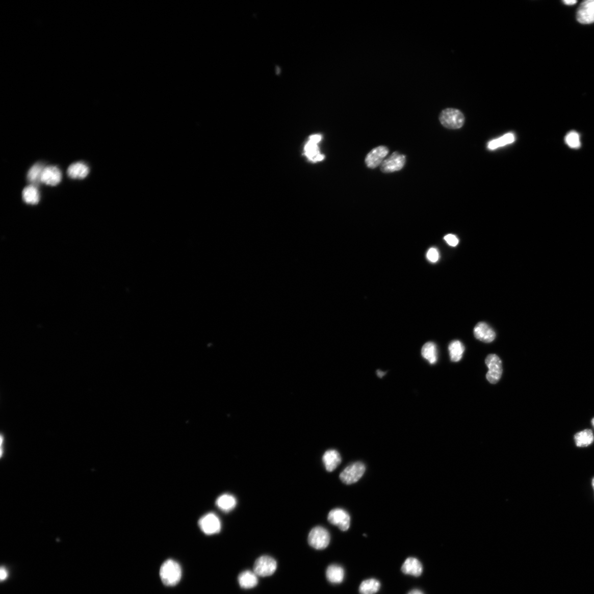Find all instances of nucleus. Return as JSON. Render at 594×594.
Instances as JSON below:
<instances>
[{
	"mask_svg": "<svg viewBox=\"0 0 594 594\" xmlns=\"http://www.w3.org/2000/svg\"><path fill=\"white\" fill-rule=\"evenodd\" d=\"M199 526L202 532L208 535L219 533L221 528L219 517L213 513L202 516L199 521Z\"/></svg>",
	"mask_w": 594,
	"mask_h": 594,
	"instance_id": "obj_7",
	"label": "nucleus"
},
{
	"mask_svg": "<svg viewBox=\"0 0 594 594\" xmlns=\"http://www.w3.org/2000/svg\"><path fill=\"white\" fill-rule=\"evenodd\" d=\"M444 240L451 247L457 246L459 243L458 238L455 235L452 234L447 235L445 236Z\"/></svg>",
	"mask_w": 594,
	"mask_h": 594,
	"instance_id": "obj_29",
	"label": "nucleus"
},
{
	"mask_svg": "<svg viewBox=\"0 0 594 594\" xmlns=\"http://www.w3.org/2000/svg\"><path fill=\"white\" fill-rule=\"evenodd\" d=\"M474 334L475 338L485 343H491L496 338L492 327L484 322H480L475 326Z\"/></svg>",
	"mask_w": 594,
	"mask_h": 594,
	"instance_id": "obj_12",
	"label": "nucleus"
},
{
	"mask_svg": "<svg viewBox=\"0 0 594 594\" xmlns=\"http://www.w3.org/2000/svg\"><path fill=\"white\" fill-rule=\"evenodd\" d=\"M330 535L329 532L322 527H316L311 531L308 536V543L311 546L317 550H324L329 545Z\"/></svg>",
	"mask_w": 594,
	"mask_h": 594,
	"instance_id": "obj_3",
	"label": "nucleus"
},
{
	"mask_svg": "<svg viewBox=\"0 0 594 594\" xmlns=\"http://www.w3.org/2000/svg\"><path fill=\"white\" fill-rule=\"evenodd\" d=\"M408 594H424V593L418 589H415L410 591Z\"/></svg>",
	"mask_w": 594,
	"mask_h": 594,
	"instance_id": "obj_34",
	"label": "nucleus"
},
{
	"mask_svg": "<svg viewBox=\"0 0 594 594\" xmlns=\"http://www.w3.org/2000/svg\"><path fill=\"white\" fill-rule=\"evenodd\" d=\"M327 519L332 525L337 526L342 531H346L350 527V515L343 509L331 510L328 514Z\"/></svg>",
	"mask_w": 594,
	"mask_h": 594,
	"instance_id": "obj_8",
	"label": "nucleus"
},
{
	"mask_svg": "<svg viewBox=\"0 0 594 594\" xmlns=\"http://www.w3.org/2000/svg\"><path fill=\"white\" fill-rule=\"evenodd\" d=\"M22 197L23 200L28 204L36 205L40 200V193L38 188L33 185L24 189Z\"/></svg>",
	"mask_w": 594,
	"mask_h": 594,
	"instance_id": "obj_20",
	"label": "nucleus"
},
{
	"mask_svg": "<svg viewBox=\"0 0 594 594\" xmlns=\"http://www.w3.org/2000/svg\"><path fill=\"white\" fill-rule=\"evenodd\" d=\"M577 18L579 23L584 24L594 22V0L583 2L579 7Z\"/></svg>",
	"mask_w": 594,
	"mask_h": 594,
	"instance_id": "obj_10",
	"label": "nucleus"
},
{
	"mask_svg": "<svg viewBox=\"0 0 594 594\" xmlns=\"http://www.w3.org/2000/svg\"><path fill=\"white\" fill-rule=\"evenodd\" d=\"M514 142V136L513 134L509 133L501 138L493 140L488 144V148L491 150H494L501 146H504L507 144H511Z\"/></svg>",
	"mask_w": 594,
	"mask_h": 594,
	"instance_id": "obj_26",
	"label": "nucleus"
},
{
	"mask_svg": "<svg viewBox=\"0 0 594 594\" xmlns=\"http://www.w3.org/2000/svg\"><path fill=\"white\" fill-rule=\"evenodd\" d=\"M401 570L404 574L419 577L422 574L423 565L418 559L409 557L404 562Z\"/></svg>",
	"mask_w": 594,
	"mask_h": 594,
	"instance_id": "obj_14",
	"label": "nucleus"
},
{
	"mask_svg": "<svg viewBox=\"0 0 594 594\" xmlns=\"http://www.w3.org/2000/svg\"><path fill=\"white\" fill-rule=\"evenodd\" d=\"M485 363L488 369L486 375L487 381L492 384L498 383L503 372L502 363L499 356L495 354H489L485 359Z\"/></svg>",
	"mask_w": 594,
	"mask_h": 594,
	"instance_id": "obj_5",
	"label": "nucleus"
},
{
	"mask_svg": "<svg viewBox=\"0 0 594 594\" xmlns=\"http://www.w3.org/2000/svg\"><path fill=\"white\" fill-rule=\"evenodd\" d=\"M238 579L241 588L245 589L254 588L258 583L257 576L254 571H244L239 575Z\"/></svg>",
	"mask_w": 594,
	"mask_h": 594,
	"instance_id": "obj_18",
	"label": "nucleus"
},
{
	"mask_svg": "<svg viewBox=\"0 0 594 594\" xmlns=\"http://www.w3.org/2000/svg\"><path fill=\"white\" fill-rule=\"evenodd\" d=\"M406 163V157L401 154L399 152H395L383 162L380 165V169L382 172L391 173L401 170Z\"/></svg>",
	"mask_w": 594,
	"mask_h": 594,
	"instance_id": "obj_9",
	"label": "nucleus"
},
{
	"mask_svg": "<svg viewBox=\"0 0 594 594\" xmlns=\"http://www.w3.org/2000/svg\"><path fill=\"white\" fill-rule=\"evenodd\" d=\"M563 3L565 5H574L576 4L577 2L575 1V0H565V1H563Z\"/></svg>",
	"mask_w": 594,
	"mask_h": 594,
	"instance_id": "obj_32",
	"label": "nucleus"
},
{
	"mask_svg": "<svg viewBox=\"0 0 594 594\" xmlns=\"http://www.w3.org/2000/svg\"><path fill=\"white\" fill-rule=\"evenodd\" d=\"M321 140V136L320 135H314L311 137L310 141L315 143H319Z\"/></svg>",
	"mask_w": 594,
	"mask_h": 594,
	"instance_id": "obj_31",
	"label": "nucleus"
},
{
	"mask_svg": "<svg viewBox=\"0 0 594 594\" xmlns=\"http://www.w3.org/2000/svg\"><path fill=\"white\" fill-rule=\"evenodd\" d=\"M565 141L570 147L572 148L577 149L581 146L579 135L576 132L572 131L569 132L567 135L565 136Z\"/></svg>",
	"mask_w": 594,
	"mask_h": 594,
	"instance_id": "obj_27",
	"label": "nucleus"
},
{
	"mask_svg": "<svg viewBox=\"0 0 594 594\" xmlns=\"http://www.w3.org/2000/svg\"><path fill=\"white\" fill-rule=\"evenodd\" d=\"M422 354L423 358L427 360L431 365H435L437 360V351L436 345L429 342L422 347Z\"/></svg>",
	"mask_w": 594,
	"mask_h": 594,
	"instance_id": "obj_22",
	"label": "nucleus"
},
{
	"mask_svg": "<svg viewBox=\"0 0 594 594\" xmlns=\"http://www.w3.org/2000/svg\"><path fill=\"white\" fill-rule=\"evenodd\" d=\"M61 179L62 174L58 167L50 166L45 167L42 174L41 183L48 186H55L59 185Z\"/></svg>",
	"mask_w": 594,
	"mask_h": 594,
	"instance_id": "obj_13",
	"label": "nucleus"
},
{
	"mask_svg": "<svg viewBox=\"0 0 594 594\" xmlns=\"http://www.w3.org/2000/svg\"><path fill=\"white\" fill-rule=\"evenodd\" d=\"M216 504L221 511L228 512L235 508L237 500L233 495L225 494L219 496L216 500Z\"/></svg>",
	"mask_w": 594,
	"mask_h": 594,
	"instance_id": "obj_19",
	"label": "nucleus"
},
{
	"mask_svg": "<svg viewBox=\"0 0 594 594\" xmlns=\"http://www.w3.org/2000/svg\"><path fill=\"white\" fill-rule=\"evenodd\" d=\"M324 159V156L323 155L319 154L315 159H314V160H313V162H319V161L323 160Z\"/></svg>",
	"mask_w": 594,
	"mask_h": 594,
	"instance_id": "obj_33",
	"label": "nucleus"
},
{
	"mask_svg": "<svg viewBox=\"0 0 594 594\" xmlns=\"http://www.w3.org/2000/svg\"><path fill=\"white\" fill-rule=\"evenodd\" d=\"M591 424L593 426V427L594 428V418L592 419Z\"/></svg>",
	"mask_w": 594,
	"mask_h": 594,
	"instance_id": "obj_36",
	"label": "nucleus"
},
{
	"mask_svg": "<svg viewBox=\"0 0 594 594\" xmlns=\"http://www.w3.org/2000/svg\"><path fill=\"white\" fill-rule=\"evenodd\" d=\"M575 440L577 447H584L591 445L594 440L592 431L586 429L577 433Z\"/></svg>",
	"mask_w": 594,
	"mask_h": 594,
	"instance_id": "obj_23",
	"label": "nucleus"
},
{
	"mask_svg": "<svg viewBox=\"0 0 594 594\" xmlns=\"http://www.w3.org/2000/svg\"><path fill=\"white\" fill-rule=\"evenodd\" d=\"M389 149L385 146H380L368 153L366 158L367 166L370 169H375L381 165L384 158L388 154Z\"/></svg>",
	"mask_w": 594,
	"mask_h": 594,
	"instance_id": "obj_11",
	"label": "nucleus"
},
{
	"mask_svg": "<svg viewBox=\"0 0 594 594\" xmlns=\"http://www.w3.org/2000/svg\"><path fill=\"white\" fill-rule=\"evenodd\" d=\"M366 466L361 462H355L347 467L341 472L340 478L344 483L351 485L356 483L364 475Z\"/></svg>",
	"mask_w": 594,
	"mask_h": 594,
	"instance_id": "obj_4",
	"label": "nucleus"
},
{
	"mask_svg": "<svg viewBox=\"0 0 594 594\" xmlns=\"http://www.w3.org/2000/svg\"><path fill=\"white\" fill-rule=\"evenodd\" d=\"M451 360L458 362L462 358L465 347L462 342L458 340L453 341L449 346Z\"/></svg>",
	"mask_w": 594,
	"mask_h": 594,
	"instance_id": "obj_21",
	"label": "nucleus"
},
{
	"mask_svg": "<svg viewBox=\"0 0 594 594\" xmlns=\"http://www.w3.org/2000/svg\"><path fill=\"white\" fill-rule=\"evenodd\" d=\"M160 576L164 585L170 586L176 585L182 577L180 565L171 559L166 560L161 566Z\"/></svg>",
	"mask_w": 594,
	"mask_h": 594,
	"instance_id": "obj_1",
	"label": "nucleus"
},
{
	"mask_svg": "<svg viewBox=\"0 0 594 594\" xmlns=\"http://www.w3.org/2000/svg\"><path fill=\"white\" fill-rule=\"evenodd\" d=\"M277 569V562L269 556L258 558L254 565V572L257 576L269 577L274 574Z\"/></svg>",
	"mask_w": 594,
	"mask_h": 594,
	"instance_id": "obj_6",
	"label": "nucleus"
},
{
	"mask_svg": "<svg viewBox=\"0 0 594 594\" xmlns=\"http://www.w3.org/2000/svg\"><path fill=\"white\" fill-rule=\"evenodd\" d=\"M380 586L379 581L375 579H369L361 583L359 590L360 594H374L378 592Z\"/></svg>",
	"mask_w": 594,
	"mask_h": 594,
	"instance_id": "obj_24",
	"label": "nucleus"
},
{
	"mask_svg": "<svg viewBox=\"0 0 594 594\" xmlns=\"http://www.w3.org/2000/svg\"><path fill=\"white\" fill-rule=\"evenodd\" d=\"M465 118L461 112L455 109H447L442 111L440 121L447 128L456 130L462 127Z\"/></svg>",
	"mask_w": 594,
	"mask_h": 594,
	"instance_id": "obj_2",
	"label": "nucleus"
},
{
	"mask_svg": "<svg viewBox=\"0 0 594 594\" xmlns=\"http://www.w3.org/2000/svg\"><path fill=\"white\" fill-rule=\"evenodd\" d=\"M426 257L431 263H435L439 260L440 254L438 250L435 248H431L426 254Z\"/></svg>",
	"mask_w": 594,
	"mask_h": 594,
	"instance_id": "obj_28",
	"label": "nucleus"
},
{
	"mask_svg": "<svg viewBox=\"0 0 594 594\" xmlns=\"http://www.w3.org/2000/svg\"><path fill=\"white\" fill-rule=\"evenodd\" d=\"M377 375H378V376L380 377H382L383 376V375L385 374V373L381 372L380 371V370H379V371H377Z\"/></svg>",
	"mask_w": 594,
	"mask_h": 594,
	"instance_id": "obj_35",
	"label": "nucleus"
},
{
	"mask_svg": "<svg viewBox=\"0 0 594 594\" xmlns=\"http://www.w3.org/2000/svg\"><path fill=\"white\" fill-rule=\"evenodd\" d=\"M345 575L344 569L338 564L328 566L326 572L328 581L332 584H340L343 582Z\"/></svg>",
	"mask_w": 594,
	"mask_h": 594,
	"instance_id": "obj_17",
	"label": "nucleus"
},
{
	"mask_svg": "<svg viewBox=\"0 0 594 594\" xmlns=\"http://www.w3.org/2000/svg\"><path fill=\"white\" fill-rule=\"evenodd\" d=\"M44 169L45 167L41 163L34 164L28 172V180L34 186L39 184L41 182L42 174Z\"/></svg>",
	"mask_w": 594,
	"mask_h": 594,
	"instance_id": "obj_25",
	"label": "nucleus"
},
{
	"mask_svg": "<svg viewBox=\"0 0 594 594\" xmlns=\"http://www.w3.org/2000/svg\"><path fill=\"white\" fill-rule=\"evenodd\" d=\"M89 168L87 164L82 162L71 164L67 170L68 176L74 179H83L89 174Z\"/></svg>",
	"mask_w": 594,
	"mask_h": 594,
	"instance_id": "obj_16",
	"label": "nucleus"
},
{
	"mask_svg": "<svg viewBox=\"0 0 594 594\" xmlns=\"http://www.w3.org/2000/svg\"><path fill=\"white\" fill-rule=\"evenodd\" d=\"M592 485L593 488L594 489V478H593L592 481Z\"/></svg>",
	"mask_w": 594,
	"mask_h": 594,
	"instance_id": "obj_37",
	"label": "nucleus"
},
{
	"mask_svg": "<svg viewBox=\"0 0 594 594\" xmlns=\"http://www.w3.org/2000/svg\"><path fill=\"white\" fill-rule=\"evenodd\" d=\"M323 462L328 472H333L341 463L340 454L336 450L327 451L323 457Z\"/></svg>",
	"mask_w": 594,
	"mask_h": 594,
	"instance_id": "obj_15",
	"label": "nucleus"
},
{
	"mask_svg": "<svg viewBox=\"0 0 594 594\" xmlns=\"http://www.w3.org/2000/svg\"><path fill=\"white\" fill-rule=\"evenodd\" d=\"M8 576V571H7L4 567H2L1 570H0V579H1L2 581H3L4 580L6 579Z\"/></svg>",
	"mask_w": 594,
	"mask_h": 594,
	"instance_id": "obj_30",
	"label": "nucleus"
}]
</instances>
